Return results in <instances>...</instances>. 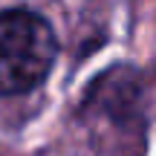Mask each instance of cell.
Returning <instances> with one entry per match:
<instances>
[{"mask_svg": "<svg viewBox=\"0 0 156 156\" xmlns=\"http://www.w3.org/2000/svg\"><path fill=\"white\" fill-rule=\"evenodd\" d=\"M58 58V38L29 9L0 12V95H23L46 81Z\"/></svg>", "mask_w": 156, "mask_h": 156, "instance_id": "obj_1", "label": "cell"}]
</instances>
